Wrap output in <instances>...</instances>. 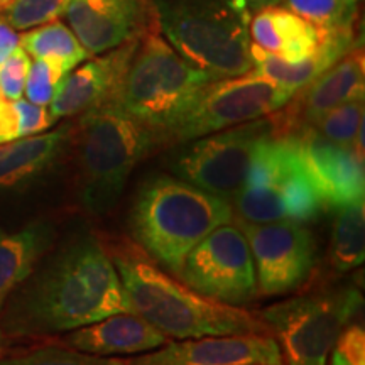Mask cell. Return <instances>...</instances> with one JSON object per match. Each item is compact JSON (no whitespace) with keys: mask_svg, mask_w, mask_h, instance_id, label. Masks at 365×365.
Listing matches in <instances>:
<instances>
[{"mask_svg":"<svg viewBox=\"0 0 365 365\" xmlns=\"http://www.w3.org/2000/svg\"><path fill=\"white\" fill-rule=\"evenodd\" d=\"M122 312L130 308L108 249L83 234L17 287L0 325L14 336L56 335Z\"/></svg>","mask_w":365,"mask_h":365,"instance_id":"6da1fadb","label":"cell"},{"mask_svg":"<svg viewBox=\"0 0 365 365\" xmlns=\"http://www.w3.org/2000/svg\"><path fill=\"white\" fill-rule=\"evenodd\" d=\"M110 254L130 312L148 319L168 339L267 333L269 327L249 309L218 303L168 274L137 245L118 244Z\"/></svg>","mask_w":365,"mask_h":365,"instance_id":"7a4b0ae2","label":"cell"},{"mask_svg":"<svg viewBox=\"0 0 365 365\" xmlns=\"http://www.w3.org/2000/svg\"><path fill=\"white\" fill-rule=\"evenodd\" d=\"M234 220L230 200L170 175L140 182L127 217L135 245L178 276L190 250L210 232Z\"/></svg>","mask_w":365,"mask_h":365,"instance_id":"3957f363","label":"cell"},{"mask_svg":"<svg viewBox=\"0 0 365 365\" xmlns=\"http://www.w3.org/2000/svg\"><path fill=\"white\" fill-rule=\"evenodd\" d=\"M78 117L71 140L80 202L90 215L105 217L124 195L137 164L161 148V143L118 102L103 103Z\"/></svg>","mask_w":365,"mask_h":365,"instance_id":"277c9868","label":"cell"},{"mask_svg":"<svg viewBox=\"0 0 365 365\" xmlns=\"http://www.w3.org/2000/svg\"><path fill=\"white\" fill-rule=\"evenodd\" d=\"M164 38L186 61L217 78L252 70L245 0H154Z\"/></svg>","mask_w":365,"mask_h":365,"instance_id":"5b68a950","label":"cell"},{"mask_svg":"<svg viewBox=\"0 0 365 365\" xmlns=\"http://www.w3.org/2000/svg\"><path fill=\"white\" fill-rule=\"evenodd\" d=\"M220 78L186 61L158 31L140 36L118 103L158 135L161 148L213 81Z\"/></svg>","mask_w":365,"mask_h":365,"instance_id":"8992f818","label":"cell"},{"mask_svg":"<svg viewBox=\"0 0 365 365\" xmlns=\"http://www.w3.org/2000/svg\"><path fill=\"white\" fill-rule=\"evenodd\" d=\"M245 222L314 220L322 203L304 166L296 132L277 130L259 143L240 190L230 200Z\"/></svg>","mask_w":365,"mask_h":365,"instance_id":"52a82bcc","label":"cell"},{"mask_svg":"<svg viewBox=\"0 0 365 365\" xmlns=\"http://www.w3.org/2000/svg\"><path fill=\"white\" fill-rule=\"evenodd\" d=\"M355 287L296 296L264 308L259 317L281 346L287 365H328L341 330L362 308Z\"/></svg>","mask_w":365,"mask_h":365,"instance_id":"ba28073f","label":"cell"},{"mask_svg":"<svg viewBox=\"0 0 365 365\" xmlns=\"http://www.w3.org/2000/svg\"><path fill=\"white\" fill-rule=\"evenodd\" d=\"M277 130L286 132L279 112L188 140L173 161V171L208 193L232 200L245 180L255 148Z\"/></svg>","mask_w":365,"mask_h":365,"instance_id":"9c48e42d","label":"cell"},{"mask_svg":"<svg viewBox=\"0 0 365 365\" xmlns=\"http://www.w3.org/2000/svg\"><path fill=\"white\" fill-rule=\"evenodd\" d=\"M176 277L196 293L230 307L244 308L259 296L249 242L232 222L200 240Z\"/></svg>","mask_w":365,"mask_h":365,"instance_id":"30bf717a","label":"cell"},{"mask_svg":"<svg viewBox=\"0 0 365 365\" xmlns=\"http://www.w3.org/2000/svg\"><path fill=\"white\" fill-rule=\"evenodd\" d=\"M294 97L266 78L242 75L213 81L182 120L168 134L164 145H180L230 127L279 112Z\"/></svg>","mask_w":365,"mask_h":365,"instance_id":"8fae6325","label":"cell"},{"mask_svg":"<svg viewBox=\"0 0 365 365\" xmlns=\"http://www.w3.org/2000/svg\"><path fill=\"white\" fill-rule=\"evenodd\" d=\"M234 222L249 242L259 296L289 294L307 284L317 266V240L307 223Z\"/></svg>","mask_w":365,"mask_h":365,"instance_id":"7c38bea8","label":"cell"},{"mask_svg":"<svg viewBox=\"0 0 365 365\" xmlns=\"http://www.w3.org/2000/svg\"><path fill=\"white\" fill-rule=\"evenodd\" d=\"M304 166L323 210H339L365 198L364 150L318 135L309 127L296 130Z\"/></svg>","mask_w":365,"mask_h":365,"instance_id":"4fadbf2b","label":"cell"},{"mask_svg":"<svg viewBox=\"0 0 365 365\" xmlns=\"http://www.w3.org/2000/svg\"><path fill=\"white\" fill-rule=\"evenodd\" d=\"M127 360L129 365H286L279 344L267 333L168 341Z\"/></svg>","mask_w":365,"mask_h":365,"instance_id":"5bb4252c","label":"cell"},{"mask_svg":"<svg viewBox=\"0 0 365 365\" xmlns=\"http://www.w3.org/2000/svg\"><path fill=\"white\" fill-rule=\"evenodd\" d=\"M139 39L135 38L102 56L83 61L68 73L49 103L54 120L78 117L103 103L118 102Z\"/></svg>","mask_w":365,"mask_h":365,"instance_id":"9a60e30c","label":"cell"},{"mask_svg":"<svg viewBox=\"0 0 365 365\" xmlns=\"http://www.w3.org/2000/svg\"><path fill=\"white\" fill-rule=\"evenodd\" d=\"M365 56L362 44L346 53L312 83L296 91L279 113L287 132L309 127L323 113L354 100H364Z\"/></svg>","mask_w":365,"mask_h":365,"instance_id":"2e32d148","label":"cell"},{"mask_svg":"<svg viewBox=\"0 0 365 365\" xmlns=\"http://www.w3.org/2000/svg\"><path fill=\"white\" fill-rule=\"evenodd\" d=\"M63 16L90 56L140 38L145 29L140 0H70Z\"/></svg>","mask_w":365,"mask_h":365,"instance_id":"e0dca14e","label":"cell"},{"mask_svg":"<svg viewBox=\"0 0 365 365\" xmlns=\"http://www.w3.org/2000/svg\"><path fill=\"white\" fill-rule=\"evenodd\" d=\"M170 339L134 312H122L71 330L65 346L98 357L140 355L166 345Z\"/></svg>","mask_w":365,"mask_h":365,"instance_id":"ac0fdd59","label":"cell"},{"mask_svg":"<svg viewBox=\"0 0 365 365\" xmlns=\"http://www.w3.org/2000/svg\"><path fill=\"white\" fill-rule=\"evenodd\" d=\"M328 31L309 24L281 6L259 9L249 24L250 43L287 63H299L312 56L325 41Z\"/></svg>","mask_w":365,"mask_h":365,"instance_id":"d6986e66","label":"cell"},{"mask_svg":"<svg viewBox=\"0 0 365 365\" xmlns=\"http://www.w3.org/2000/svg\"><path fill=\"white\" fill-rule=\"evenodd\" d=\"M73 125L0 144V193L21 190L44 175L71 143Z\"/></svg>","mask_w":365,"mask_h":365,"instance_id":"ffe728a7","label":"cell"},{"mask_svg":"<svg viewBox=\"0 0 365 365\" xmlns=\"http://www.w3.org/2000/svg\"><path fill=\"white\" fill-rule=\"evenodd\" d=\"M51 222H31L17 230L0 228V312L9 298L29 279L54 244Z\"/></svg>","mask_w":365,"mask_h":365,"instance_id":"44dd1931","label":"cell"},{"mask_svg":"<svg viewBox=\"0 0 365 365\" xmlns=\"http://www.w3.org/2000/svg\"><path fill=\"white\" fill-rule=\"evenodd\" d=\"M365 259V207L346 205L335 210L331 228L330 264L339 272H349L362 266Z\"/></svg>","mask_w":365,"mask_h":365,"instance_id":"7402d4cb","label":"cell"},{"mask_svg":"<svg viewBox=\"0 0 365 365\" xmlns=\"http://www.w3.org/2000/svg\"><path fill=\"white\" fill-rule=\"evenodd\" d=\"M19 46L31 58H51L61 61L68 71L91 58L76 36L61 21H53L19 34Z\"/></svg>","mask_w":365,"mask_h":365,"instance_id":"603a6c76","label":"cell"},{"mask_svg":"<svg viewBox=\"0 0 365 365\" xmlns=\"http://www.w3.org/2000/svg\"><path fill=\"white\" fill-rule=\"evenodd\" d=\"M54 122L48 107L31 103L24 97L14 102L0 98V144L43 134L51 129Z\"/></svg>","mask_w":365,"mask_h":365,"instance_id":"cb8c5ba5","label":"cell"},{"mask_svg":"<svg viewBox=\"0 0 365 365\" xmlns=\"http://www.w3.org/2000/svg\"><path fill=\"white\" fill-rule=\"evenodd\" d=\"M309 129L335 144L364 150V100H354L323 113Z\"/></svg>","mask_w":365,"mask_h":365,"instance_id":"d4e9b609","label":"cell"},{"mask_svg":"<svg viewBox=\"0 0 365 365\" xmlns=\"http://www.w3.org/2000/svg\"><path fill=\"white\" fill-rule=\"evenodd\" d=\"M291 11L309 24L322 29L354 27L357 19V2L354 0H282Z\"/></svg>","mask_w":365,"mask_h":365,"instance_id":"484cf974","label":"cell"},{"mask_svg":"<svg viewBox=\"0 0 365 365\" xmlns=\"http://www.w3.org/2000/svg\"><path fill=\"white\" fill-rule=\"evenodd\" d=\"M0 365H129L127 359L98 357L70 346H43L29 352L0 357Z\"/></svg>","mask_w":365,"mask_h":365,"instance_id":"4316f807","label":"cell"},{"mask_svg":"<svg viewBox=\"0 0 365 365\" xmlns=\"http://www.w3.org/2000/svg\"><path fill=\"white\" fill-rule=\"evenodd\" d=\"M70 0H7L0 6L4 19L16 31H29L58 21Z\"/></svg>","mask_w":365,"mask_h":365,"instance_id":"83f0119b","label":"cell"},{"mask_svg":"<svg viewBox=\"0 0 365 365\" xmlns=\"http://www.w3.org/2000/svg\"><path fill=\"white\" fill-rule=\"evenodd\" d=\"M68 68L61 61L51 58H34L27 73L24 97L31 103L49 107L56 95L63 78L68 75Z\"/></svg>","mask_w":365,"mask_h":365,"instance_id":"f1b7e54d","label":"cell"},{"mask_svg":"<svg viewBox=\"0 0 365 365\" xmlns=\"http://www.w3.org/2000/svg\"><path fill=\"white\" fill-rule=\"evenodd\" d=\"M29 54L24 49L16 48L6 61L0 65V97L4 100H19L24 97L27 73L31 66Z\"/></svg>","mask_w":365,"mask_h":365,"instance_id":"f546056e","label":"cell"},{"mask_svg":"<svg viewBox=\"0 0 365 365\" xmlns=\"http://www.w3.org/2000/svg\"><path fill=\"white\" fill-rule=\"evenodd\" d=\"M330 365H365V331L359 325H346L331 349Z\"/></svg>","mask_w":365,"mask_h":365,"instance_id":"4dcf8cb0","label":"cell"},{"mask_svg":"<svg viewBox=\"0 0 365 365\" xmlns=\"http://www.w3.org/2000/svg\"><path fill=\"white\" fill-rule=\"evenodd\" d=\"M16 48H19V34L16 29H12L0 12V65L11 56Z\"/></svg>","mask_w":365,"mask_h":365,"instance_id":"1f68e13d","label":"cell"},{"mask_svg":"<svg viewBox=\"0 0 365 365\" xmlns=\"http://www.w3.org/2000/svg\"><path fill=\"white\" fill-rule=\"evenodd\" d=\"M282 0H245V4L250 7V11H259V9L271 7V6H279Z\"/></svg>","mask_w":365,"mask_h":365,"instance_id":"d6a6232c","label":"cell"},{"mask_svg":"<svg viewBox=\"0 0 365 365\" xmlns=\"http://www.w3.org/2000/svg\"><path fill=\"white\" fill-rule=\"evenodd\" d=\"M4 346H6V331H4L2 325H0V357H2Z\"/></svg>","mask_w":365,"mask_h":365,"instance_id":"836d02e7","label":"cell"},{"mask_svg":"<svg viewBox=\"0 0 365 365\" xmlns=\"http://www.w3.org/2000/svg\"><path fill=\"white\" fill-rule=\"evenodd\" d=\"M7 2V0H0V6H2V4H6Z\"/></svg>","mask_w":365,"mask_h":365,"instance_id":"e575fe53","label":"cell"},{"mask_svg":"<svg viewBox=\"0 0 365 365\" xmlns=\"http://www.w3.org/2000/svg\"><path fill=\"white\" fill-rule=\"evenodd\" d=\"M354 2H359V0H354Z\"/></svg>","mask_w":365,"mask_h":365,"instance_id":"d590c367","label":"cell"},{"mask_svg":"<svg viewBox=\"0 0 365 365\" xmlns=\"http://www.w3.org/2000/svg\"><path fill=\"white\" fill-rule=\"evenodd\" d=\"M0 98H2V97H0Z\"/></svg>","mask_w":365,"mask_h":365,"instance_id":"8d00e7d4","label":"cell"}]
</instances>
